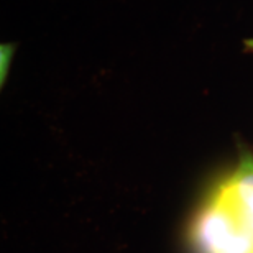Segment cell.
Instances as JSON below:
<instances>
[{"instance_id":"cell-1","label":"cell","mask_w":253,"mask_h":253,"mask_svg":"<svg viewBox=\"0 0 253 253\" xmlns=\"http://www.w3.org/2000/svg\"><path fill=\"white\" fill-rule=\"evenodd\" d=\"M250 230L229 207L211 194L191 224V245L196 253H252Z\"/></svg>"},{"instance_id":"cell-2","label":"cell","mask_w":253,"mask_h":253,"mask_svg":"<svg viewBox=\"0 0 253 253\" xmlns=\"http://www.w3.org/2000/svg\"><path fill=\"white\" fill-rule=\"evenodd\" d=\"M212 196L253 230V155L249 150H240L234 173L217 186Z\"/></svg>"},{"instance_id":"cell-3","label":"cell","mask_w":253,"mask_h":253,"mask_svg":"<svg viewBox=\"0 0 253 253\" xmlns=\"http://www.w3.org/2000/svg\"><path fill=\"white\" fill-rule=\"evenodd\" d=\"M244 48H245V51L253 53V38L245 40V42H244Z\"/></svg>"},{"instance_id":"cell-4","label":"cell","mask_w":253,"mask_h":253,"mask_svg":"<svg viewBox=\"0 0 253 253\" xmlns=\"http://www.w3.org/2000/svg\"><path fill=\"white\" fill-rule=\"evenodd\" d=\"M252 253H253V244H252Z\"/></svg>"}]
</instances>
